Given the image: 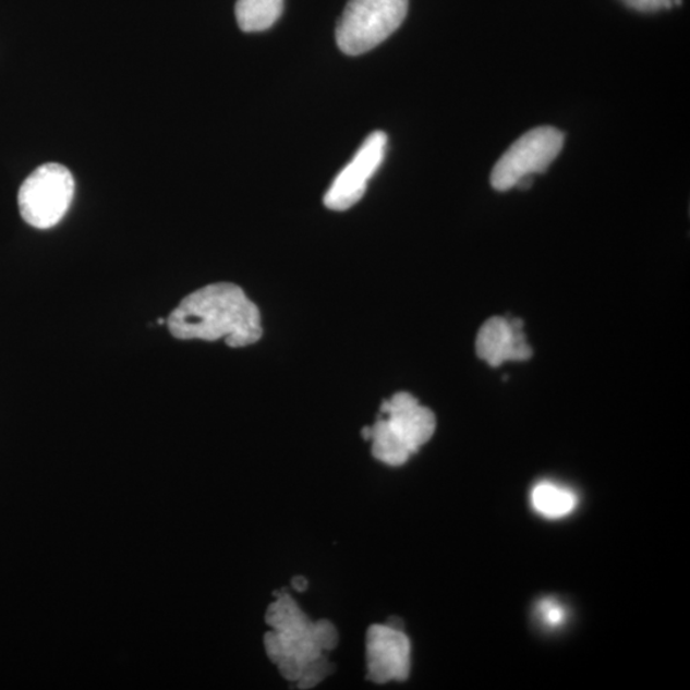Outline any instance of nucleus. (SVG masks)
Instances as JSON below:
<instances>
[{"label":"nucleus","instance_id":"nucleus-18","mask_svg":"<svg viewBox=\"0 0 690 690\" xmlns=\"http://www.w3.org/2000/svg\"><path fill=\"white\" fill-rule=\"evenodd\" d=\"M629 9L638 12H657L669 10L674 5V0H621Z\"/></svg>","mask_w":690,"mask_h":690},{"label":"nucleus","instance_id":"nucleus-7","mask_svg":"<svg viewBox=\"0 0 690 690\" xmlns=\"http://www.w3.org/2000/svg\"><path fill=\"white\" fill-rule=\"evenodd\" d=\"M380 413L391 433L412 455L432 439L436 429L435 414L421 405L410 392H398L390 400H385Z\"/></svg>","mask_w":690,"mask_h":690},{"label":"nucleus","instance_id":"nucleus-8","mask_svg":"<svg viewBox=\"0 0 690 690\" xmlns=\"http://www.w3.org/2000/svg\"><path fill=\"white\" fill-rule=\"evenodd\" d=\"M476 351L479 358L493 367L507 361H525L532 355L523 332V322L497 316L481 326Z\"/></svg>","mask_w":690,"mask_h":690},{"label":"nucleus","instance_id":"nucleus-17","mask_svg":"<svg viewBox=\"0 0 690 690\" xmlns=\"http://www.w3.org/2000/svg\"><path fill=\"white\" fill-rule=\"evenodd\" d=\"M264 644L267 657L270 658L273 664L278 665L281 658L286 656L283 643H281L280 637L277 630H270L264 637Z\"/></svg>","mask_w":690,"mask_h":690},{"label":"nucleus","instance_id":"nucleus-16","mask_svg":"<svg viewBox=\"0 0 690 690\" xmlns=\"http://www.w3.org/2000/svg\"><path fill=\"white\" fill-rule=\"evenodd\" d=\"M304 664L300 658L294 656H285L278 663L279 671L283 675V678L289 681H299L302 677V673L304 669Z\"/></svg>","mask_w":690,"mask_h":690},{"label":"nucleus","instance_id":"nucleus-2","mask_svg":"<svg viewBox=\"0 0 690 690\" xmlns=\"http://www.w3.org/2000/svg\"><path fill=\"white\" fill-rule=\"evenodd\" d=\"M408 0H348L337 25V43L347 56H361L388 39L403 24Z\"/></svg>","mask_w":690,"mask_h":690},{"label":"nucleus","instance_id":"nucleus-11","mask_svg":"<svg viewBox=\"0 0 690 690\" xmlns=\"http://www.w3.org/2000/svg\"><path fill=\"white\" fill-rule=\"evenodd\" d=\"M370 440L373 441V456L385 464L403 465L412 456L410 449L391 433L383 417H378L376 424L371 427Z\"/></svg>","mask_w":690,"mask_h":690},{"label":"nucleus","instance_id":"nucleus-5","mask_svg":"<svg viewBox=\"0 0 690 690\" xmlns=\"http://www.w3.org/2000/svg\"><path fill=\"white\" fill-rule=\"evenodd\" d=\"M388 136L375 131L360 146L359 152L332 181L324 204L328 209L344 211L365 195L367 183L380 168L387 153Z\"/></svg>","mask_w":690,"mask_h":690},{"label":"nucleus","instance_id":"nucleus-15","mask_svg":"<svg viewBox=\"0 0 690 690\" xmlns=\"http://www.w3.org/2000/svg\"><path fill=\"white\" fill-rule=\"evenodd\" d=\"M538 613L544 625L548 627H559L562 625L564 619H566V612H564L562 606L553 600L544 601V603L540 605Z\"/></svg>","mask_w":690,"mask_h":690},{"label":"nucleus","instance_id":"nucleus-4","mask_svg":"<svg viewBox=\"0 0 690 690\" xmlns=\"http://www.w3.org/2000/svg\"><path fill=\"white\" fill-rule=\"evenodd\" d=\"M562 146L564 133L558 129L550 125L533 129L504 153L493 169L489 182L500 192L517 187L523 178L545 173L558 158Z\"/></svg>","mask_w":690,"mask_h":690},{"label":"nucleus","instance_id":"nucleus-9","mask_svg":"<svg viewBox=\"0 0 690 690\" xmlns=\"http://www.w3.org/2000/svg\"><path fill=\"white\" fill-rule=\"evenodd\" d=\"M531 501L538 515L560 519L576 509L578 497L571 489L545 481L533 487Z\"/></svg>","mask_w":690,"mask_h":690},{"label":"nucleus","instance_id":"nucleus-6","mask_svg":"<svg viewBox=\"0 0 690 690\" xmlns=\"http://www.w3.org/2000/svg\"><path fill=\"white\" fill-rule=\"evenodd\" d=\"M367 678L376 685L404 681L411 670V642L404 630L371 626L366 634Z\"/></svg>","mask_w":690,"mask_h":690},{"label":"nucleus","instance_id":"nucleus-1","mask_svg":"<svg viewBox=\"0 0 690 690\" xmlns=\"http://www.w3.org/2000/svg\"><path fill=\"white\" fill-rule=\"evenodd\" d=\"M167 324L177 339H225L232 348L255 344L263 337L256 304L232 283H215L189 294L169 315Z\"/></svg>","mask_w":690,"mask_h":690},{"label":"nucleus","instance_id":"nucleus-14","mask_svg":"<svg viewBox=\"0 0 690 690\" xmlns=\"http://www.w3.org/2000/svg\"><path fill=\"white\" fill-rule=\"evenodd\" d=\"M313 635L318 649L324 654L337 649L339 643V634L336 626L330 620H317L313 626Z\"/></svg>","mask_w":690,"mask_h":690},{"label":"nucleus","instance_id":"nucleus-19","mask_svg":"<svg viewBox=\"0 0 690 690\" xmlns=\"http://www.w3.org/2000/svg\"><path fill=\"white\" fill-rule=\"evenodd\" d=\"M292 585H293V589L295 591L304 592L308 588V582H307L306 578H304L302 576H296L292 580Z\"/></svg>","mask_w":690,"mask_h":690},{"label":"nucleus","instance_id":"nucleus-12","mask_svg":"<svg viewBox=\"0 0 690 690\" xmlns=\"http://www.w3.org/2000/svg\"><path fill=\"white\" fill-rule=\"evenodd\" d=\"M266 625L277 632H289V630H302L313 627V622L296 605L295 601L281 593L278 598L267 607L265 614Z\"/></svg>","mask_w":690,"mask_h":690},{"label":"nucleus","instance_id":"nucleus-20","mask_svg":"<svg viewBox=\"0 0 690 690\" xmlns=\"http://www.w3.org/2000/svg\"><path fill=\"white\" fill-rule=\"evenodd\" d=\"M385 626H388V627H390L392 629H397V630H403V622L400 621L398 618H390L388 620L387 625H385Z\"/></svg>","mask_w":690,"mask_h":690},{"label":"nucleus","instance_id":"nucleus-10","mask_svg":"<svg viewBox=\"0 0 690 690\" xmlns=\"http://www.w3.org/2000/svg\"><path fill=\"white\" fill-rule=\"evenodd\" d=\"M285 0H237L235 19L244 33L270 28L283 13Z\"/></svg>","mask_w":690,"mask_h":690},{"label":"nucleus","instance_id":"nucleus-3","mask_svg":"<svg viewBox=\"0 0 690 690\" xmlns=\"http://www.w3.org/2000/svg\"><path fill=\"white\" fill-rule=\"evenodd\" d=\"M74 180L69 169L48 162L34 170L19 192L22 219L36 229L53 228L69 211Z\"/></svg>","mask_w":690,"mask_h":690},{"label":"nucleus","instance_id":"nucleus-13","mask_svg":"<svg viewBox=\"0 0 690 690\" xmlns=\"http://www.w3.org/2000/svg\"><path fill=\"white\" fill-rule=\"evenodd\" d=\"M332 671V664L323 654L304 665L302 677L296 681V685L300 689H313L320 685L326 677H329Z\"/></svg>","mask_w":690,"mask_h":690}]
</instances>
